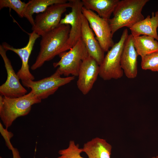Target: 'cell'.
<instances>
[{"label":"cell","instance_id":"24","mask_svg":"<svg viewBox=\"0 0 158 158\" xmlns=\"http://www.w3.org/2000/svg\"><path fill=\"white\" fill-rule=\"evenodd\" d=\"M152 158H158V156H157L156 157H153Z\"/></svg>","mask_w":158,"mask_h":158},{"label":"cell","instance_id":"5","mask_svg":"<svg viewBox=\"0 0 158 158\" xmlns=\"http://www.w3.org/2000/svg\"><path fill=\"white\" fill-rule=\"evenodd\" d=\"M59 61L53 63L54 68L57 67L61 75L66 77L71 75L78 76L83 61L89 56L88 52L81 38L70 50L59 55Z\"/></svg>","mask_w":158,"mask_h":158},{"label":"cell","instance_id":"9","mask_svg":"<svg viewBox=\"0 0 158 158\" xmlns=\"http://www.w3.org/2000/svg\"><path fill=\"white\" fill-rule=\"evenodd\" d=\"M7 51L0 45V54L4 61L7 73L6 82L0 86V95L8 98H16L26 94L27 90L22 85L11 63L6 54Z\"/></svg>","mask_w":158,"mask_h":158},{"label":"cell","instance_id":"7","mask_svg":"<svg viewBox=\"0 0 158 158\" xmlns=\"http://www.w3.org/2000/svg\"><path fill=\"white\" fill-rule=\"evenodd\" d=\"M70 0L66 3L52 5L43 12L37 14L34 20L32 29L40 36L58 26L62 15L68 8H71Z\"/></svg>","mask_w":158,"mask_h":158},{"label":"cell","instance_id":"6","mask_svg":"<svg viewBox=\"0 0 158 158\" xmlns=\"http://www.w3.org/2000/svg\"><path fill=\"white\" fill-rule=\"evenodd\" d=\"M58 70L51 76L38 81L28 80L22 81L23 85L28 88L42 100L53 94L60 87L67 84L75 79L74 76L61 77Z\"/></svg>","mask_w":158,"mask_h":158},{"label":"cell","instance_id":"20","mask_svg":"<svg viewBox=\"0 0 158 158\" xmlns=\"http://www.w3.org/2000/svg\"><path fill=\"white\" fill-rule=\"evenodd\" d=\"M28 3L20 0H0V9L8 7L13 9L21 18L25 17L28 20L27 13Z\"/></svg>","mask_w":158,"mask_h":158},{"label":"cell","instance_id":"17","mask_svg":"<svg viewBox=\"0 0 158 158\" xmlns=\"http://www.w3.org/2000/svg\"><path fill=\"white\" fill-rule=\"evenodd\" d=\"M86 8L95 11L100 17L109 20L119 0H82Z\"/></svg>","mask_w":158,"mask_h":158},{"label":"cell","instance_id":"25","mask_svg":"<svg viewBox=\"0 0 158 158\" xmlns=\"http://www.w3.org/2000/svg\"><path fill=\"white\" fill-rule=\"evenodd\" d=\"M0 158H3L2 157H0Z\"/></svg>","mask_w":158,"mask_h":158},{"label":"cell","instance_id":"10","mask_svg":"<svg viewBox=\"0 0 158 158\" xmlns=\"http://www.w3.org/2000/svg\"><path fill=\"white\" fill-rule=\"evenodd\" d=\"M70 0L72 4L71 11L65 15V17L61 19L60 23V24L68 25L70 26L67 41L69 50L81 38L82 10L83 6L81 0Z\"/></svg>","mask_w":158,"mask_h":158},{"label":"cell","instance_id":"26","mask_svg":"<svg viewBox=\"0 0 158 158\" xmlns=\"http://www.w3.org/2000/svg\"></svg>","mask_w":158,"mask_h":158},{"label":"cell","instance_id":"11","mask_svg":"<svg viewBox=\"0 0 158 158\" xmlns=\"http://www.w3.org/2000/svg\"><path fill=\"white\" fill-rule=\"evenodd\" d=\"M99 66L89 56L83 61L79 70L77 85L83 95L87 94L92 88L99 75Z\"/></svg>","mask_w":158,"mask_h":158},{"label":"cell","instance_id":"21","mask_svg":"<svg viewBox=\"0 0 158 158\" xmlns=\"http://www.w3.org/2000/svg\"><path fill=\"white\" fill-rule=\"evenodd\" d=\"M83 152L78 145H76L73 140H71L68 147L60 150L58 153L60 156L57 158H84L80 155Z\"/></svg>","mask_w":158,"mask_h":158},{"label":"cell","instance_id":"19","mask_svg":"<svg viewBox=\"0 0 158 158\" xmlns=\"http://www.w3.org/2000/svg\"><path fill=\"white\" fill-rule=\"evenodd\" d=\"M67 0H31L28 2L27 13L28 21L32 26L34 24V20L32 15L35 13H40L44 12L49 6L56 4L66 3Z\"/></svg>","mask_w":158,"mask_h":158},{"label":"cell","instance_id":"13","mask_svg":"<svg viewBox=\"0 0 158 158\" xmlns=\"http://www.w3.org/2000/svg\"><path fill=\"white\" fill-rule=\"evenodd\" d=\"M134 37L128 35L125 42L121 59V65L126 76L129 79L135 78L138 73L137 58Z\"/></svg>","mask_w":158,"mask_h":158},{"label":"cell","instance_id":"15","mask_svg":"<svg viewBox=\"0 0 158 158\" xmlns=\"http://www.w3.org/2000/svg\"><path fill=\"white\" fill-rule=\"evenodd\" d=\"M152 16H147L143 20L137 23L130 28L131 34L133 37L146 35L158 40L157 32L158 28V11L152 13Z\"/></svg>","mask_w":158,"mask_h":158},{"label":"cell","instance_id":"1","mask_svg":"<svg viewBox=\"0 0 158 158\" xmlns=\"http://www.w3.org/2000/svg\"><path fill=\"white\" fill-rule=\"evenodd\" d=\"M70 30V25L59 24L41 36L40 51L35 61L31 67L32 70L37 69L45 62L69 50L67 41Z\"/></svg>","mask_w":158,"mask_h":158},{"label":"cell","instance_id":"22","mask_svg":"<svg viewBox=\"0 0 158 158\" xmlns=\"http://www.w3.org/2000/svg\"><path fill=\"white\" fill-rule=\"evenodd\" d=\"M141 57V66L142 69L158 72V51Z\"/></svg>","mask_w":158,"mask_h":158},{"label":"cell","instance_id":"16","mask_svg":"<svg viewBox=\"0 0 158 158\" xmlns=\"http://www.w3.org/2000/svg\"><path fill=\"white\" fill-rule=\"evenodd\" d=\"M81 149L88 158H110L112 146L106 140L96 137L85 143Z\"/></svg>","mask_w":158,"mask_h":158},{"label":"cell","instance_id":"2","mask_svg":"<svg viewBox=\"0 0 158 158\" xmlns=\"http://www.w3.org/2000/svg\"><path fill=\"white\" fill-rule=\"evenodd\" d=\"M41 100L31 91L18 97L0 95V117L6 128L10 127L18 118L28 115L32 106L40 103Z\"/></svg>","mask_w":158,"mask_h":158},{"label":"cell","instance_id":"12","mask_svg":"<svg viewBox=\"0 0 158 158\" xmlns=\"http://www.w3.org/2000/svg\"><path fill=\"white\" fill-rule=\"evenodd\" d=\"M40 37L35 32L32 31L29 34V40L27 44L20 48H15L6 42H4L2 44L7 51L10 50L14 52L20 58L22 61L21 66L16 74L21 81L29 79L33 80L35 79L34 76L30 72L28 63L35 42Z\"/></svg>","mask_w":158,"mask_h":158},{"label":"cell","instance_id":"14","mask_svg":"<svg viewBox=\"0 0 158 158\" xmlns=\"http://www.w3.org/2000/svg\"><path fill=\"white\" fill-rule=\"evenodd\" d=\"M81 38L85 44L89 56L100 65L105 57L104 52L97 40L89 23L83 15L82 16Z\"/></svg>","mask_w":158,"mask_h":158},{"label":"cell","instance_id":"18","mask_svg":"<svg viewBox=\"0 0 158 158\" xmlns=\"http://www.w3.org/2000/svg\"><path fill=\"white\" fill-rule=\"evenodd\" d=\"M134 42L138 54L141 57L158 51V42L151 36L134 37Z\"/></svg>","mask_w":158,"mask_h":158},{"label":"cell","instance_id":"23","mask_svg":"<svg viewBox=\"0 0 158 158\" xmlns=\"http://www.w3.org/2000/svg\"><path fill=\"white\" fill-rule=\"evenodd\" d=\"M0 130L1 134L5 140L6 145L12 151L13 158H21L18 150L13 147L10 142V140L13 136V134L8 131L7 128H4L1 123H0Z\"/></svg>","mask_w":158,"mask_h":158},{"label":"cell","instance_id":"3","mask_svg":"<svg viewBox=\"0 0 158 158\" xmlns=\"http://www.w3.org/2000/svg\"><path fill=\"white\" fill-rule=\"evenodd\" d=\"M149 0H120L113 13V16L109 20L112 35L125 27H131L144 19L142 13L143 7Z\"/></svg>","mask_w":158,"mask_h":158},{"label":"cell","instance_id":"4","mask_svg":"<svg viewBox=\"0 0 158 158\" xmlns=\"http://www.w3.org/2000/svg\"><path fill=\"white\" fill-rule=\"evenodd\" d=\"M128 35V30L125 29L120 40L107 52L99 65V75L104 80L118 79L123 76V72L121 65V57L124 43Z\"/></svg>","mask_w":158,"mask_h":158},{"label":"cell","instance_id":"8","mask_svg":"<svg viewBox=\"0 0 158 158\" xmlns=\"http://www.w3.org/2000/svg\"><path fill=\"white\" fill-rule=\"evenodd\" d=\"M82 11L102 49L104 52H107L115 44L109 20L101 18L94 11L84 6Z\"/></svg>","mask_w":158,"mask_h":158}]
</instances>
